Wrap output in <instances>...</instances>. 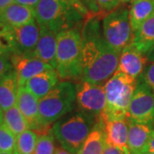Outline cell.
Returning <instances> with one entry per match:
<instances>
[{
    "instance_id": "6",
    "label": "cell",
    "mask_w": 154,
    "mask_h": 154,
    "mask_svg": "<svg viewBox=\"0 0 154 154\" xmlns=\"http://www.w3.org/2000/svg\"><path fill=\"white\" fill-rule=\"evenodd\" d=\"M91 131V122L81 113L57 121L52 127V132L62 147L72 154L79 152Z\"/></svg>"
},
{
    "instance_id": "27",
    "label": "cell",
    "mask_w": 154,
    "mask_h": 154,
    "mask_svg": "<svg viewBox=\"0 0 154 154\" xmlns=\"http://www.w3.org/2000/svg\"><path fill=\"white\" fill-rule=\"evenodd\" d=\"M54 138L49 133L39 134L33 154H54L55 153Z\"/></svg>"
},
{
    "instance_id": "5",
    "label": "cell",
    "mask_w": 154,
    "mask_h": 154,
    "mask_svg": "<svg viewBox=\"0 0 154 154\" xmlns=\"http://www.w3.org/2000/svg\"><path fill=\"white\" fill-rule=\"evenodd\" d=\"M75 99L76 90L75 86L69 82L58 83L46 96L39 99L40 130L46 128L50 124L69 112Z\"/></svg>"
},
{
    "instance_id": "24",
    "label": "cell",
    "mask_w": 154,
    "mask_h": 154,
    "mask_svg": "<svg viewBox=\"0 0 154 154\" xmlns=\"http://www.w3.org/2000/svg\"><path fill=\"white\" fill-rule=\"evenodd\" d=\"M38 134L28 129L17 136L14 154H33L38 140Z\"/></svg>"
},
{
    "instance_id": "15",
    "label": "cell",
    "mask_w": 154,
    "mask_h": 154,
    "mask_svg": "<svg viewBox=\"0 0 154 154\" xmlns=\"http://www.w3.org/2000/svg\"><path fill=\"white\" fill-rule=\"evenodd\" d=\"M127 123L128 129V146L130 154L143 152L152 132L151 126L131 121L129 119L128 120Z\"/></svg>"
},
{
    "instance_id": "26",
    "label": "cell",
    "mask_w": 154,
    "mask_h": 154,
    "mask_svg": "<svg viewBox=\"0 0 154 154\" xmlns=\"http://www.w3.org/2000/svg\"><path fill=\"white\" fill-rule=\"evenodd\" d=\"M17 144V135L4 123L0 126V151L14 152Z\"/></svg>"
},
{
    "instance_id": "14",
    "label": "cell",
    "mask_w": 154,
    "mask_h": 154,
    "mask_svg": "<svg viewBox=\"0 0 154 154\" xmlns=\"http://www.w3.org/2000/svg\"><path fill=\"white\" fill-rule=\"evenodd\" d=\"M39 26V25H38ZM57 33L44 26H39V38L33 57L50 64L56 69V53H57Z\"/></svg>"
},
{
    "instance_id": "25",
    "label": "cell",
    "mask_w": 154,
    "mask_h": 154,
    "mask_svg": "<svg viewBox=\"0 0 154 154\" xmlns=\"http://www.w3.org/2000/svg\"><path fill=\"white\" fill-rule=\"evenodd\" d=\"M16 52V42L13 29L11 27L0 22V56Z\"/></svg>"
},
{
    "instance_id": "3",
    "label": "cell",
    "mask_w": 154,
    "mask_h": 154,
    "mask_svg": "<svg viewBox=\"0 0 154 154\" xmlns=\"http://www.w3.org/2000/svg\"><path fill=\"white\" fill-rule=\"evenodd\" d=\"M136 87V79L116 70L105 84L106 105L101 120H125Z\"/></svg>"
},
{
    "instance_id": "38",
    "label": "cell",
    "mask_w": 154,
    "mask_h": 154,
    "mask_svg": "<svg viewBox=\"0 0 154 154\" xmlns=\"http://www.w3.org/2000/svg\"><path fill=\"white\" fill-rule=\"evenodd\" d=\"M0 154H14L13 152H1L0 151Z\"/></svg>"
},
{
    "instance_id": "8",
    "label": "cell",
    "mask_w": 154,
    "mask_h": 154,
    "mask_svg": "<svg viewBox=\"0 0 154 154\" xmlns=\"http://www.w3.org/2000/svg\"><path fill=\"white\" fill-rule=\"evenodd\" d=\"M128 118L149 126L154 125V94L145 82L136 87L128 108Z\"/></svg>"
},
{
    "instance_id": "39",
    "label": "cell",
    "mask_w": 154,
    "mask_h": 154,
    "mask_svg": "<svg viewBox=\"0 0 154 154\" xmlns=\"http://www.w3.org/2000/svg\"><path fill=\"white\" fill-rule=\"evenodd\" d=\"M139 154H154V152H140Z\"/></svg>"
},
{
    "instance_id": "11",
    "label": "cell",
    "mask_w": 154,
    "mask_h": 154,
    "mask_svg": "<svg viewBox=\"0 0 154 154\" xmlns=\"http://www.w3.org/2000/svg\"><path fill=\"white\" fill-rule=\"evenodd\" d=\"M13 29L16 52L22 55H33L39 38V26L36 20L20 27H11Z\"/></svg>"
},
{
    "instance_id": "10",
    "label": "cell",
    "mask_w": 154,
    "mask_h": 154,
    "mask_svg": "<svg viewBox=\"0 0 154 154\" xmlns=\"http://www.w3.org/2000/svg\"><path fill=\"white\" fill-rule=\"evenodd\" d=\"M11 62L17 75L18 86H24L29 79L47 70L54 69L50 64L32 55L13 53Z\"/></svg>"
},
{
    "instance_id": "34",
    "label": "cell",
    "mask_w": 154,
    "mask_h": 154,
    "mask_svg": "<svg viewBox=\"0 0 154 154\" xmlns=\"http://www.w3.org/2000/svg\"><path fill=\"white\" fill-rule=\"evenodd\" d=\"M15 0H0V14L5 10L8 6L14 3Z\"/></svg>"
},
{
    "instance_id": "31",
    "label": "cell",
    "mask_w": 154,
    "mask_h": 154,
    "mask_svg": "<svg viewBox=\"0 0 154 154\" xmlns=\"http://www.w3.org/2000/svg\"><path fill=\"white\" fill-rule=\"evenodd\" d=\"M104 154H127L124 152L123 151H122L121 149L118 147H116L114 146H111L109 144L106 143L105 146V151H104Z\"/></svg>"
},
{
    "instance_id": "20",
    "label": "cell",
    "mask_w": 154,
    "mask_h": 154,
    "mask_svg": "<svg viewBox=\"0 0 154 154\" xmlns=\"http://www.w3.org/2000/svg\"><path fill=\"white\" fill-rule=\"evenodd\" d=\"M131 43L144 54L152 49L154 45V13L134 33Z\"/></svg>"
},
{
    "instance_id": "7",
    "label": "cell",
    "mask_w": 154,
    "mask_h": 154,
    "mask_svg": "<svg viewBox=\"0 0 154 154\" xmlns=\"http://www.w3.org/2000/svg\"><path fill=\"white\" fill-rule=\"evenodd\" d=\"M103 33L105 40L118 52L133 40V30L127 8L116 9L109 13L103 21Z\"/></svg>"
},
{
    "instance_id": "17",
    "label": "cell",
    "mask_w": 154,
    "mask_h": 154,
    "mask_svg": "<svg viewBox=\"0 0 154 154\" xmlns=\"http://www.w3.org/2000/svg\"><path fill=\"white\" fill-rule=\"evenodd\" d=\"M58 81L59 77L56 69H51L29 79L24 87L36 98L41 99L55 88L58 84Z\"/></svg>"
},
{
    "instance_id": "9",
    "label": "cell",
    "mask_w": 154,
    "mask_h": 154,
    "mask_svg": "<svg viewBox=\"0 0 154 154\" xmlns=\"http://www.w3.org/2000/svg\"><path fill=\"white\" fill-rule=\"evenodd\" d=\"M76 101L83 110L101 115L106 105L105 86L83 81L77 89Z\"/></svg>"
},
{
    "instance_id": "19",
    "label": "cell",
    "mask_w": 154,
    "mask_h": 154,
    "mask_svg": "<svg viewBox=\"0 0 154 154\" xmlns=\"http://www.w3.org/2000/svg\"><path fill=\"white\" fill-rule=\"evenodd\" d=\"M18 81L13 69L0 78V108L6 111L17 105Z\"/></svg>"
},
{
    "instance_id": "16",
    "label": "cell",
    "mask_w": 154,
    "mask_h": 154,
    "mask_svg": "<svg viewBox=\"0 0 154 154\" xmlns=\"http://www.w3.org/2000/svg\"><path fill=\"white\" fill-rule=\"evenodd\" d=\"M105 122L106 143L118 147L127 154H130L128 139V129L125 120H108Z\"/></svg>"
},
{
    "instance_id": "32",
    "label": "cell",
    "mask_w": 154,
    "mask_h": 154,
    "mask_svg": "<svg viewBox=\"0 0 154 154\" xmlns=\"http://www.w3.org/2000/svg\"><path fill=\"white\" fill-rule=\"evenodd\" d=\"M38 2H39V0H15V3L20 4L22 5L28 6V7L33 8V9L36 7Z\"/></svg>"
},
{
    "instance_id": "30",
    "label": "cell",
    "mask_w": 154,
    "mask_h": 154,
    "mask_svg": "<svg viewBox=\"0 0 154 154\" xmlns=\"http://www.w3.org/2000/svg\"><path fill=\"white\" fill-rule=\"evenodd\" d=\"M14 69L11 62V56H0V78L5 75L9 72L12 71Z\"/></svg>"
},
{
    "instance_id": "2",
    "label": "cell",
    "mask_w": 154,
    "mask_h": 154,
    "mask_svg": "<svg viewBox=\"0 0 154 154\" xmlns=\"http://www.w3.org/2000/svg\"><path fill=\"white\" fill-rule=\"evenodd\" d=\"M56 71L63 82L82 77V38L77 28L57 34Z\"/></svg>"
},
{
    "instance_id": "13",
    "label": "cell",
    "mask_w": 154,
    "mask_h": 154,
    "mask_svg": "<svg viewBox=\"0 0 154 154\" xmlns=\"http://www.w3.org/2000/svg\"><path fill=\"white\" fill-rule=\"evenodd\" d=\"M38 101L39 99L24 86H18L17 106L26 118L30 128L38 132L40 130Z\"/></svg>"
},
{
    "instance_id": "35",
    "label": "cell",
    "mask_w": 154,
    "mask_h": 154,
    "mask_svg": "<svg viewBox=\"0 0 154 154\" xmlns=\"http://www.w3.org/2000/svg\"><path fill=\"white\" fill-rule=\"evenodd\" d=\"M146 55L147 57V59H148L149 61L154 62V45L152 47V49L150 50Z\"/></svg>"
},
{
    "instance_id": "18",
    "label": "cell",
    "mask_w": 154,
    "mask_h": 154,
    "mask_svg": "<svg viewBox=\"0 0 154 154\" xmlns=\"http://www.w3.org/2000/svg\"><path fill=\"white\" fill-rule=\"evenodd\" d=\"M35 20L33 8L13 3L0 14V22L10 27H20Z\"/></svg>"
},
{
    "instance_id": "37",
    "label": "cell",
    "mask_w": 154,
    "mask_h": 154,
    "mask_svg": "<svg viewBox=\"0 0 154 154\" xmlns=\"http://www.w3.org/2000/svg\"><path fill=\"white\" fill-rule=\"evenodd\" d=\"M4 124V111L0 108V126Z\"/></svg>"
},
{
    "instance_id": "23",
    "label": "cell",
    "mask_w": 154,
    "mask_h": 154,
    "mask_svg": "<svg viewBox=\"0 0 154 154\" xmlns=\"http://www.w3.org/2000/svg\"><path fill=\"white\" fill-rule=\"evenodd\" d=\"M4 123L16 135L29 129V124L18 109L17 105L6 111H4Z\"/></svg>"
},
{
    "instance_id": "1",
    "label": "cell",
    "mask_w": 154,
    "mask_h": 154,
    "mask_svg": "<svg viewBox=\"0 0 154 154\" xmlns=\"http://www.w3.org/2000/svg\"><path fill=\"white\" fill-rule=\"evenodd\" d=\"M98 19L85 22L82 35V79L93 84L107 82L117 70L120 57V53L99 33Z\"/></svg>"
},
{
    "instance_id": "29",
    "label": "cell",
    "mask_w": 154,
    "mask_h": 154,
    "mask_svg": "<svg viewBox=\"0 0 154 154\" xmlns=\"http://www.w3.org/2000/svg\"><path fill=\"white\" fill-rule=\"evenodd\" d=\"M99 8L104 17H106L111 11L116 10L121 3L120 0H97ZM104 17V18H105Z\"/></svg>"
},
{
    "instance_id": "36",
    "label": "cell",
    "mask_w": 154,
    "mask_h": 154,
    "mask_svg": "<svg viewBox=\"0 0 154 154\" xmlns=\"http://www.w3.org/2000/svg\"><path fill=\"white\" fill-rule=\"evenodd\" d=\"M54 154H72L71 152H68L67 150L63 148V147H57Z\"/></svg>"
},
{
    "instance_id": "40",
    "label": "cell",
    "mask_w": 154,
    "mask_h": 154,
    "mask_svg": "<svg viewBox=\"0 0 154 154\" xmlns=\"http://www.w3.org/2000/svg\"><path fill=\"white\" fill-rule=\"evenodd\" d=\"M121 3H127V2H129V1H134V0H120Z\"/></svg>"
},
{
    "instance_id": "28",
    "label": "cell",
    "mask_w": 154,
    "mask_h": 154,
    "mask_svg": "<svg viewBox=\"0 0 154 154\" xmlns=\"http://www.w3.org/2000/svg\"><path fill=\"white\" fill-rule=\"evenodd\" d=\"M144 82L152 90L154 94V62H150L142 73Z\"/></svg>"
},
{
    "instance_id": "21",
    "label": "cell",
    "mask_w": 154,
    "mask_h": 154,
    "mask_svg": "<svg viewBox=\"0 0 154 154\" xmlns=\"http://www.w3.org/2000/svg\"><path fill=\"white\" fill-rule=\"evenodd\" d=\"M128 11L131 28L134 33L154 13V0H134Z\"/></svg>"
},
{
    "instance_id": "33",
    "label": "cell",
    "mask_w": 154,
    "mask_h": 154,
    "mask_svg": "<svg viewBox=\"0 0 154 154\" xmlns=\"http://www.w3.org/2000/svg\"><path fill=\"white\" fill-rule=\"evenodd\" d=\"M154 152V130L152 132L151 137L149 139L148 143L144 149L143 152Z\"/></svg>"
},
{
    "instance_id": "4",
    "label": "cell",
    "mask_w": 154,
    "mask_h": 154,
    "mask_svg": "<svg viewBox=\"0 0 154 154\" xmlns=\"http://www.w3.org/2000/svg\"><path fill=\"white\" fill-rule=\"evenodd\" d=\"M33 11L38 25L49 28L57 34L73 28L81 20L85 22L82 16L65 0H39Z\"/></svg>"
},
{
    "instance_id": "22",
    "label": "cell",
    "mask_w": 154,
    "mask_h": 154,
    "mask_svg": "<svg viewBox=\"0 0 154 154\" xmlns=\"http://www.w3.org/2000/svg\"><path fill=\"white\" fill-rule=\"evenodd\" d=\"M105 146V130L101 125H96L76 154H104Z\"/></svg>"
},
{
    "instance_id": "12",
    "label": "cell",
    "mask_w": 154,
    "mask_h": 154,
    "mask_svg": "<svg viewBox=\"0 0 154 154\" xmlns=\"http://www.w3.org/2000/svg\"><path fill=\"white\" fill-rule=\"evenodd\" d=\"M147 60L146 55L130 43L120 53L117 70L136 79L143 73Z\"/></svg>"
}]
</instances>
